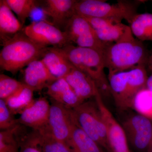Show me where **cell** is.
I'll use <instances>...</instances> for the list:
<instances>
[{
	"instance_id": "24",
	"label": "cell",
	"mask_w": 152,
	"mask_h": 152,
	"mask_svg": "<svg viewBox=\"0 0 152 152\" xmlns=\"http://www.w3.org/2000/svg\"><path fill=\"white\" fill-rule=\"evenodd\" d=\"M132 109L152 121V92L146 87L140 90L133 99Z\"/></svg>"
},
{
	"instance_id": "14",
	"label": "cell",
	"mask_w": 152,
	"mask_h": 152,
	"mask_svg": "<svg viewBox=\"0 0 152 152\" xmlns=\"http://www.w3.org/2000/svg\"><path fill=\"white\" fill-rule=\"evenodd\" d=\"M23 79V83L34 91L47 88L58 79L51 73L41 59L34 61L26 67Z\"/></svg>"
},
{
	"instance_id": "23",
	"label": "cell",
	"mask_w": 152,
	"mask_h": 152,
	"mask_svg": "<svg viewBox=\"0 0 152 152\" xmlns=\"http://www.w3.org/2000/svg\"><path fill=\"white\" fill-rule=\"evenodd\" d=\"M17 134L20 143V152H44L39 131L32 129L28 132L20 125Z\"/></svg>"
},
{
	"instance_id": "21",
	"label": "cell",
	"mask_w": 152,
	"mask_h": 152,
	"mask_svg": "<svg viewBox=\"0 0 152 152\" xmlns=\"http://www.w3.org/2000/svg\"><path fill=\"white\" fill-rule=\"evenodd\" d=\"M133 35L142 42L152 41V14L136 15L129 24Z\"/></svg>"
},
{
	"instance_id": "19",
	"label": "cell",
	"mask_w": 152,
	"mask_h": 152,
	"mask_svg": "<svg viewBox=\"0 0 152 152\" xmlns=\"http://www.w3.org/2000/svg\"><path fill=\"white\" fill-rule=\"evenodd\" d=\"M13 12L6 0L0 1V39L2 45L23 29Z\"/></svg>"
},
{
	"instance_id": "11",
	"label": "cell",
	"mask_w": 152,
	"mask_h": 152,
	"mask_svg": "<svg viewBox=\"0 0 152 152\" xmlns=\"http://www.w3.org/2000/svg\"><path fill=\"white\" fill-rule=\"evenodd\" d=\"M104 121L111 152L130 151L124 131L114 118L99 93L95 97Z\"/></svg>"
},
{
	"instance_id": "15",
	"label": "cell",
	"mask_w": 152,
	"mask_h": 152,
	"mask_svg": "<svg viewBox=\"0 0 152 152\" xmlns=\"http://www.w3.org/2000/svg\"><path fill=\"white\" fill-rule=\"evenodd\" d=\"M64 78L83 102L95 98L99 93L94 81L74 66Z\"/></svg>"
},
{
	"instance_id": "2",
	"label": "cell",
	"mask_w": 152,
	"mask_h": 152,
	"mask_svg": "<svg viewBox=\"0 0 152 152\" xmlns=\"http://www.w3.org/2000/svg\"><path fill=\"white\" fill-rule=\"evenodd\" d=\"M48 48L32 40L21 31L3 44L0 67L15 75L32 62L42 58Z\"/></svg>"
},
{
	"instance_id": "7",
	"label": "cell",
	"mask_w": 152,
	"mask_h": 152,
	"mask_svg": "<svg viewBox=\"0 0 152 152\" xmlns=\"http://www.w3.org/2000/svg\"><path fill=\"white\" fill-rule=\"evenodd\" d=\"M64 31L70 44L95 49L103 54L108 45L102 42L86 19L75 14L69 19Z\"/></svg>"
},
{
	"instance_id": "26",
	"label": "cell",
	"mask_w": 152,
	"mask_h": 152,
	"mask_svg": "<svg viewBox=\"0 0 152 152\" xmlns=\"http://www.w3.org/2000/svg\"><path fill=\"white\" fill-rule=\"evenodd\" d=\"M38 131L40 135L41 144L44 152H73L66 144L56 140L46 127Z\"/></svg>"
},
{
	"instance_id": "33",
	"label": "cell",
	"mask_w": 152,
	"mask_h": 152,
	"mask_svg": "<svg viewBox=\"0 0 152 152\" xmlns=\"http://www.w3.org/2000/svg\"><path fill=\"white\" fill-rule=\"evenodd\" d=\"M129 152H131V151Z\"/></svg>"
},
{
	"instance_id": "9",
	"label": "cell",
	"mask_w": 152,
	"mask_h": 152,
	"mask_svg": "<svg viewBox=\"0 0 152 152\" xmlns=\"http://www.w3.org/2000/svg\"><path fill=\"white\" fill-rule=\"evenodd\" d=\"M22 31L32 40L44 46L60 48L70 44L64 32L46 21L32 22Z\"/></svg>"
},
{
	"instance_id": "3",
	"label": "cell",
	"mask_w": 152,
	"mask_h": 152,
	"mask_svg": "<svg viewBox=\"0 0 152 152\" xmlns=\"http://www.w3.org/2000/svg\"><path fill=\"white\" fill-rule=\"evenodd\" d=\"M148 77L144 65L108 74L113 99L117 108L123 111L132 109L133 99L140 90L145 88Z\"/></svg>"
},
{
	"instance_id": "28",
	"label": "cell",
	"mask_w": 152,
	"mask_h": 152,
	"mask_svg": "<svg viewBox=\"0 0 152 152\" xmlns=\"http://www.w3.org/2000/svg\"><path fill=\"white\" fill-rule=\"evenodd\" d=\"M24 84L9 76L0 75V99L6 100L17 93L24 86Z\"/></svg>"
},
{
	"instance_id": "27",
	"label": "cell",
	"mask_w": 152,
	"mask_h": 152,
	"mask_svg": "<svg viewBox=\"0 0 152 152\" xmlns=\"http://www.w3.org/2000/svg\"><path fill=\"white\" fill-rule=\"evenodd\" d=\"M0 132V152H20V146L17 132L19 126Z\"/></svg>"
},
{
	"instance_id": "25",
	"label": "cell",
	"mask_w": 152,
	"mask_h": 152,
	"mask_svg": "<svg viewBox=\"0 0 152 152\" xmlns=\"http://www.w3.org/2000/svg\"><path fill=\"white\" fill-rule=\"evenodd\" d=\"M9 6L17 15L23 25L28 18L37 7V1L34 0H6Z\"/></svg>"
},
{
	"instance_id": "31",
	"label": "cell",
	"mask_w": 152,
	"mask_h": 152,
	"mask_svg": "<svg viewBox=\"0 0 152 152\" xmlns=\"http://www.w3.org/2000/svg\"><path fill=\"white\" fill-rule=\"evenodd\" d=\"M148 65L149 66V67L150 69L152 71V55L151 56H150Z\"/></svg>"
},
{
	"instance_id": "13",
	"label": "cell",
	"mask_w": 152,
	"mask_h": 152,
	"mask_svg": "<svg viewBox=\"0 0 152 152\" xmlns=\"http://www.w3.org/2000/svg\"><path fill=\"white\" fill-rule=\"evenodd\" d=\"M84 17L91 25L99 39L107 45L118 41L129 27L113 19Z\"/></svg>"
},
{
	"instance_id": "32",
	"label": "cell",
	"mask_w": 152,
	"mask_h": 152,
	"mask_svg": "<svg viewBox=\"0 0 152 152\" xmlns=\"http://www.w3.org/2000/svg\"><path fill=\"white\" fill-rule=\"evenodd\" d=\"M148 152H152V142L148 150Z\"/></svg>"
},
{
	"instance_id": "30",
	"label": "cell",
	"mask_w": 152,
	"mask_h": 152,
	"mask_svg": "<svg viewBox=\"0 0 152 152\" xmlns=\"http://www.w3.org/2000/svg\"><path fill=\"white\" fill-rule=\"evenodd\" d=\"M146 88L152 92V74L149 77H148Z\"/></svg>"
},
{
	"instance_id": "1",
	"label": "cell",
	"mask_w": 152,
	"mask_h": 152,
	"mask_svg": "<svg viewBox=\"0 0 152 152\" xmlns=\"http://www.w3.org/2000/svg\"><path fill=\"white\" fill-rule=\"evenodd\" d=\"M103 56L108 74L129 70L139 66H145L150 58L142 42L134 37L129 26L118 41L106 47Z\"/></svg>"
},
{
	"instance_id": "20",
	"label": "cell",
	"mask_w": 152,
	"mask_h": 152,
	"mask_svg": "<svg viewBox=\"0 0 152 152\" xmlns=\"http://www.w3.org/2000/svg\"><path fill=\"white\" fill-rule=\"evenodd\" d=\"M41 59L51 73L58 79L64 78L73 67L57 48L49 47Z\"/></svg>"
},
{
	"instance_id": "5",
	"label": "cell",
	"mask_w": 152,
	"mask_h": 152,
	"mask_svg": "<svg viewBox=\"0 0 152 152\" xmlns=\"http://www.w3.org/2000/svg\"><path fill=\"white\" fill-rule=\"evenodd\" d=\"M58 48L74 66L90 76L94 82L106 76L103 56L99 51L71 44Z\"/></svg>"
},
{
	"instance_id": "10",
	"label": "cell",
	"mask_w": 152,
	"mask_h": 152,
	"mask_svg": "<svg viewBox=\"0 0 152 152\" xmlns=\"http://www.w3.org/2000/svg\"><path fill=\"white\" fill-rule=\"evenodd\" d=\"M50 104L47 129L56 140L68 145L72 130V109L53 100Z\"/></svg>"
},
{
	"instance_id": "22",
	"label": "cell",
	"mask_w": 152,
	"mask_h": 152,
	"mask_svg": "<svg viewBox=\"0 0 152 152\" xmlns=\"http://www.w3.org/2000/svg\"><path fill=\"white\" fill-rule=\"evenodd\" d=\"M34 91L24 85L17 93L4 100L14 115L20 114L34 102Z\"/></svg>"
},
{
	"instance_id": "12",
	"label": "cell",
	"mask_w": 152,
	"mask_h": 152,
	"mask_svg": "<svg viewBox=\"0 0 152 152\" xmlns=\"http://www.w3.org/2000/svg\"><path fill=\"white\" fill-rule=\"evenodd\" d=\"M50 104L46 98L41 97L20 114L18 119L19 124L28 127L35 130L46 127L48 122Z\"/></svg>"
},
{
	"instance_id": "16",
	"label": "cell",
	"mask_w": 152,
	"mask_h": 152,
	"mask_svg": "<svg viewBox=\"0 0 152 152\" xmlns=\"http://www.w3.org/2000/svg\"><path fill=\"white\" fill-rule=\"evenodd\" d=\"M76 0H46L42 10L45 15L52 19V23L57 27H65L68 20L75 14Z\"/></svg>"
},
{
	"instance_id": "17",
	"label": "cell",
	"mask_w": 152,
	"mask_h": 152,
	"mask_svg": "<svg viewBox=\"0 0 152 152\" xmlns=\"http://www.w3.org/2000/svg\"><path fill=\"white\" fill-rule=\"evenodd\" d=\"M47 89V94L52 100L68 109H73L83 102L64 78L58 79Z\"/></svg>"
},
{
	"instance_id": "18",
	"label": "cell",
	"mask_w": 152,
	"mask_h": 152,
	"mask_svg": "<svg viewBox=\"0 0 152 152\" xmlns=\"http://www.w3.org/2000/svg\"><path fill=\"white\" fill-rule=\"evenodd\" d=\"M68 145L73 152H104V149L81 128L73 111L71 135Z\"/></svg>"
},
{
	"instance_id": "4",
	"label": "cell",
	"mask_w": 152,
	"mask_h": 152,
	"mask_svg": "<svg viewBox=\"0 0 152 152\" xmlns=\"http://www.w3.org/2000/svg\"><path fill=\"white\" fill-rule=\"evenodd\" d=\"M142 1H119L110 4L101 0L77 1L75 14L85 17L111 19L122 22L125 20L129 24L137 14L138 6Z\"/></svg>"
},
{
	"instance_id": "6",
	"label": "cell",
	"mask_w": 152,
	"mask_h": 152,
	"mask_svg": "<svg viewBox=\"0 0 152 152\" xmlns=\"http://www.w3.org/2000/svg\"><path fill=\"white\" fill-rule=\"evenodd\" d=\"M72 110L83 130L104 150L111 152L105 127L96 101H85Z\"/></svg>"
},
{
	"instance_id": "29",
	"label": "cell",
	"mask_w": 152,
	"mask_h": 152,
	"mask_svg": "<svg viewBox=\"0 0 152 152\" xmlns=\"http://www.w3.org/2000/svg\"><path fill=\"white\" fill-rule=\"evenodd\" d=\"M6 103L4 100L0 99V129L1 131L11 129L19 125Z\"/></svg>"
},
{
	"instance_id": "8",
	"label": "cell",
	"mask_w": 152,
	"mask_h": 152,
	"mask_svg": "<svg viewBox=\"0 0 152 152\" xmlns=\"http://www.w3.org/2000/svg\"><path fill=\"white\" fill-rule=\"evenodd\" d=\"M121 126L129 148L136 152H148L152 142V121L140 114H132Z\"/></svg>"
}]
</instances>
